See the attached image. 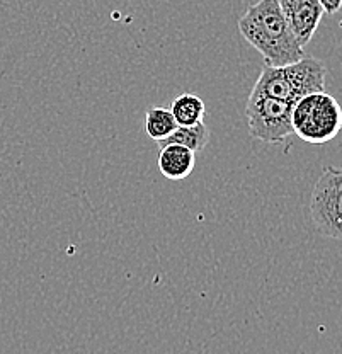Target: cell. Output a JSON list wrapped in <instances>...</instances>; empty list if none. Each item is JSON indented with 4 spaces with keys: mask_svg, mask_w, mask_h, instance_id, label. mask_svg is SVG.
Here are the masks:
<instances>
[{
    "mask_svg": "<svg viewBox=\"0 0 342 354\" xmlns=\"http://www.w3.org/2000/svg\"><path fill=\"white\" fill-rule=\"evenodd\" d=\"M143 128H145V133L153 142L160 143L175 131L178 123L172 116L171 109L162 108V106H152L146 111Z\"/></svg>",
    "mask_w": 342,
    "mask_h": 354,
    "instance_id": "cell-9",
    "label": "cell"
},
{
    "mask_svg": "<svg viewBox=\"0 0 342 354\" xmlns=\"http://www.w3.org/2000/svg\"><path fill=\"white\" fill-rule=\"evenodd\" d=\"M310 216L323 237L342 241V167H325L310 196Z\"/></svg>",
    "mask_w": 342,
    "mask_h": 354,
    "instance_id": "cell-3",
    "label": "cell"
},
{
    "mask_svg": "<svg viewBox=\"0 0 342 354\" xmlns=\"http://www.w3.org/2000/svg\"><path fill=\"white\" fill-rule=\"evenodd\" d=\"M169 109H171L178 127H196V124L203 123L206 113L203 99L198 94H189V92L178 95Z\"/></svg>",
    "mask_w": 342,
    "mask_h": 354,
    "instance_id": "cell-8",
    "label": "cell"
},
{
    "mask_svg": "<svg viewBox=\"0 0 342 354\" xmlns=\"http://www.w3.org/2000/svg\"><path fill=\"white\" fill-rule=\"evenodd\" d=\"M209 136H211V133H209V128L205 123L196 124V127H178L169 138L159 143V147L182 145L196 153L201 152L208 145Z\"/></svg>",
    "mask_w": 342,
    "mask_h": 354,
    "instance_id": "cell-10",
    "label": "cell"
},
{
    "mask_svg": "<svg viewBox=\"0 0 342 354\" xmlns=\"http://www.w3.org/2000/svg\"><path fill=\"white\" fill-rule=\"evenodd\" d=\"M157 164L162 176L171 180H181L193 172L196 153L182 145H164L160 147Z\"/></svg>",
    "mask_w": 342,
    "mask_h": 354,
    "instance_id": "cell-7",
    "label": "cell"
},
{
    "mask_svg": "<svg viewBox=\"0 0 342 354\" xmlns=\"http://www.w3.org/2000/svg\"><path fill=\"white\" fill-rule=\"evenodd\" d=\"M278 3L300 46L310 43L325 14L319 0H278Z\"/></svg>",
    "mask_w": 342,
    "mask_h": 354,
    "instance_id": "cell-5",
    "label": "cell"
},
{
    "mask_svg": "<svg viewBox=\"0 0 342 354\" xmlns=\"http://www.w3.org/2000/svg\"><path fill=\"white\" fill-rule=\"evenodd\" d=\"M238 31L256 48L267 66H286L305 57L303 46L296 41L278 0L252 3L238 21Z\"/></svg>",
    "mask_w": 342,
    "mask_h": 354,
    "instance_id": "cell-1",
    "label": "cell"
},
{
    "mask_svg": "<svg viewBox=\"0 0 342 354\" xmlns=\"http://www.w3.org/2000/svg\"><path fill=\"white\" fill-rule=\"evenodd\" d=\"M293 104L274 97H252L249 95L247 114L249 133L264 143H281L293 135Z\"/></svg>",
    "mask_w": 342,
    "mask_h": 354,
    "instance_id": "cell-4",
    "label": "cell"
},
{
    "mask_svg": "<svg viewBox=\"0 0 342 354\" xmlns=\"http://www.w3.org/2000/svg\"><path fill=\"white\" fill-rule=\"evenodd\" d=\"M293 133L303 142L322 145L342 130V109L336 97L325 91L303 95L292 109Z\"/></svg>",
    "mask_w": 342,
    "mask_h": 354,
    "instance_id": "cell-2",
    "label": "cell"
},
{
    "mask_svg": "<svg viewBox=\"0 0 342 354\" xmlns=\"http://www.w3.org/2000/svg\"><path fill=\"white\" fill-rule=\"evenodd\" d=\"M286 80L292 91L293 102L303 95L325 91L327 68L322 62L314 57H303L301 60L285 66Z\"/></svg>",
    "mask_w": 342,
    "mask_h": 354,
    "instance_id": "cell-6",
    "label": "cell"
},
{
    "mask_svg": "<svg viewBox=\"0 0 342 354\" xmlns=\"http://www.w3.org/2000/svg\"><path fill=\"white\" fill-rule=\"evenodd\" d=\"M320 6H322L323 12L332 16V14L339 12L341 7H342V0H319Z\"/></svg>",
    "mask_w": 342,
    "mask_h": 354,
    "instance_id": "cell-11",
    "label": "cell"
}]
</instances>
